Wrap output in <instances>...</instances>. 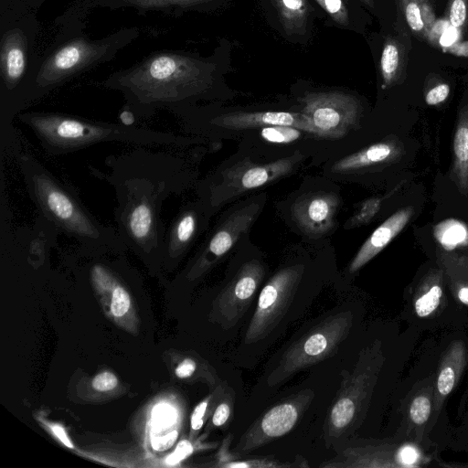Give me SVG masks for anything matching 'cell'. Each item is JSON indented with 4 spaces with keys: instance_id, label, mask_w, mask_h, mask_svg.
I'll list each match as a JSON object with an SVG mask.
<instances>
[{
    "instance_id": "35",
    "label": "cell",
    "mask_w": 468,
    "mask_h": 468,
    "mask_svg": "<svg viewBox=\"0 0 468 468\" xmlns=\"http://www.w3.org/2000/svg\"><path fill=\"white\" fill-rule=\"evenodd\" d=\"M231 413V407L229 401H222L219 403L212 415V424L215 427L223 426L229 420Z\"/></svg>"
},
{
    "instance_id": "20",
    "label": "cell",
    "mask_w": 468,
    "mask_h": 468,
    "mask_svg": "<svg viewBox=\"0 0 468 468\" xmlns=\"http://www.w3.org/2000/svg\"><path fill=\"white\" fill-rule=\"evenodd\" d=\"M327 27L363 33L367 20L366 9L356 0H311Z\"/></svg>"
},
{
    "instance_id": "5",
    "label": "cell",
    "mask_w": 468,
    "mask_h": 468,
    "mask_svg": "<svg viewBox=\"0 0 468 468\" xmlns=\"http://www.w3.org/2000/svg\"><path fill=\"white\" fill-rule=\"evenodd\" d=\"M16 120L28 127L47 154L53 156L68 154L101 143L171 149L191 143L189 138L171 132L91 120L58 112H22Z\"/></svg>"
},
{
    "instance_id": "12",
    "label": "cell",
    "mask_w": 468,
    "mask_h": 468,
    "mask_svg": "<svg viewBox=\"0 0 468 468\" xmlns=\"http://www.w3.org/2000/svg\"><path fill=\"white\" fill-rule=\"evenodd\" d=\"M310 397L300 395L297 399L272 407L244 433L235 451L238 453L253 451L289 432L296 424Z\"/></svg>"
},
{
    "instance_id": "32",
    "label": "cell",
    "mask_w": 468,
    "mask_h": 468,
    "mask_svg": "<svg viewBox=\"0 0 468 468\" xmlns=\"http://www.w3.org/2000/svg\"><path fill=\"white\" fill-rule=\"evenodd\" d=\"M118 385V378L112 372H101L92 380V388L101 392L110 391Z\"/></svg>"
},
{
    "instance_id": "27",
    "label": "cell",
    "mask_w": 468,
    "mask_h": 468,
    "mask_svg": "<svg viewBox=\"0 0 468 468\" xmlns=\"http://www.w3.org/2000/svg\"><path fill=\"white\" fill-rule=\"evenodd\" d=\"M442 291L440 285L431 286L426 293L415 302V312L418 316L425 317L431 314L440 304Z\"/></svg>"
},
{
    "instance_id": "28",
    "label": "cell",
    "mask_w": 468,
    "mask_h": 468,
    "mask_svg": "<svg viewBox=\"0 0 468 468\" xmlns=\"http://www.w3.org/2000/svg\"><path fill=\"white\" fill-rule=\"evenodd\" d=\"M381 200L379 198H369L361 204L360 208L347 222L348 227H356L367 223L378 211Z\"/></svg>"
},
{
    "instance_id": "25",
    "label": "cell",
    "mask_w": 468,
    "mask_h": 468,
    "mask_svg": "<svg viewBox=\"0 0 468 468\" xmlns=\"http://www.w3.org/2000/svg\"><path fill=\"white\" fill-rule=\"evenodd\" d=\"M261 136L271 143L289 144L302 136L301 130L292 126L274 125L263 127Z\"/></svg>"
},
{
    "instance_id": "13",
    "label": "cell",
    "mask_w": 468,
    "mask_h": 468,
    "mask_svg": "<svg viewBox=\"0 0 468 468\" xmlns=\"http://www.w3.org/2000/svg\"><path fill=\"white\" fill-rule=\"evenodd\" d=\"M258 261L244 263L227 283L218 299V308L227 328L234 326L250 307L264 276Z\"/></svg>"
},
{
    "instance_id": "31",
    "label": "cell",
    "mask_w": 468,
    "mask_h": 468,
    "mask_svg": "<svg viewBox=\"0 0 468 468\" xmlns=\"http://www.w3.org/2000/svg\"><path fill=\"white\" fill-rule=\"evenodd\" d=\"M455 372L451 367H444L438 377L437 388L441 395H448L453 388Z\"/></svg>"
},
{
    "instance_id": "7",
    "label": "cell",
    "mask_w": 468,
    "mask_h": 468,
    "mask_svg": "<svg viewBox=\"0 0 468 468\" xmlns=\"http://www.w3.org/2000/svg\"><path fill=\"white\" fill-rule=\"evenodd\" d=\"M303 264L279 270L261 289L243 344L268 346L303 314L314 296L303 294Z\"/></svg>"
},
{
    "instance_id": "36",
    "label": "cell",
    "mask_w": 468,
    "mask_h": 468,
    "mask_svg": "<svg viewBox=\"0 0 468 468\" xmlns=\"http://www.w3.org/2000/svg\"><path fill=\"white\" fill-rule=\"evenodd\" d=\"M209 403V399H205L200 402L194 410L191 418L190 424L192 431H199L204 424V417Z\"/></svg>"
},
{
    "instance_id": "9",
    "label": "cell",
    "mask_w": 468,
    "mask_h": 468,
    "mask_svg": "<svg viewBox=\"0 0 468 468\" xmlns=\"http://www.w3.org/2000/svg\"><path fill=\"white\" fill-rule=\"evenodd\" d=\"M297 101L320 137H344L357 126L362 114L360 100L346 90H307Z\"/></svg>"
},
{
    "instance_id": "39",
    "label": "cell",
    "mask_w": 468,
    "mask_h": 468,
    "mask_svg": "<svg viewBox=\"0 0 468 468\" xmlns=\"http://www.w3.org/2000/svg\"><path fill=\"white\" fill-rule=\"evenodd\" d=\"M176 438H177V431H173L169 434L156 440L155 443L154 444L153 443V445L155 449L164 451V450L170 448L176 441Z\"/></svg>"
},
{
    "instance_id": "37",
    "label": "cell",
    "mask_w": 468,
    "mask_h": 468,
    "mask_svg": "<svg viewBox=\"0 0 468 468\" xmlns=\"http://www.w3.org/2000/svg\"><path fill=\"white\" fill-rule=\"evenodd\" d=\"M197 369V363L191 358H185L176 368V375L179 378H187L191 377Z\"/></svg>"
},
{
    "instance_id": "14",
    "label": "cell",
    "mask_w": 468,
    "mask_h": 468,
    "mask_svg": "<svg viewBox=\"0 0 468 468\" xmlns=\"http://www.w3.org/2000/svg\"><path fill=\"white\" fill-rule=\"evenodd\" d=\"M209 207L210 205L206 207L201 202H189L179 208L166 228L161 258L175 261L189 250L204 228L206 210Z\"/></svg>"
},
{
    "instance_id": "16",
    "label": "cell",
    "mask_w": 468,
    "mask_h": 468,
    "mask_svg": "<svg viewBox=\"0 0 468 468\" xmlns=\"http://www.w3.org/2000/svg\"><path fill=\"white\" fill-rule=\"evenodd\" d=\"M339 203V197L335 193L319 191L306 194L292 205V218L305 234L324 235L335 225Z\"/></svg>"
},
{
    "instance_id": "41",
    "label": "cell",
    "mask_w": 468,
    "mask_h": 468,
    "mask_svg": "<svg viewBox=\"0 0 468 468\" xmlns=\"http://www.w3.org/2000/svg\"><path fill=\"white\" fill-rule=\"evenodd\" d=\"M415 457V452L410 448H405L401 453V459L403 460V462H413Z\"/></svg>"
},
{
    "instance_id": "10",
    "label": "cell",
    "mask_w": 468,
    "mask_h": 468,
    "mask_svg": "<svg viewBox=\"0 0 468 468\" xmlns=\"http://www.w3.org/2000/svg\"><path fill=\"white\" fill-rule=\"evenodd\" d=\"M301 157L300 154L295 153L265 165L247 161L239 163L223 173L220 183L210 186L207 200L213 208L233 196L262 186L289 174Z\"/></svg>"
},
{
    "instance_id": "42",
    "label": "cell",
    "mask_w": 468,
    "mask_h": 468,
    "mask_svg": "<svg viewBox=\"0 0 468 468\" xmlns=\"http://www.w3.org/2000/svg\"><path fill=\"white\" fill-rule=\"evenodd\" d=\"M35 11L39 9L48 0H24Z\"/></svg>"
},
{
    "instance_id": "19",
    "label": "cell",
    "mask_w": 468,
    "mask_h": 468,
    "mask_svg": "<svg viewBox=\"0 0 468 468\" xmlns=\"http://www.w3.org/2000/svg\"><path fill=\"white\" fill-rule=\"evenodd\" d=\"M413 215V207H403L378 226L363 243L348 267L355 273L378 254L407 225Z\"/></svg>"
},
{
    "instance_id": "40",
    "label": "cell",
    "mask_w": 468,
    "mask_h": 468,
    "mask_svg": "<svg viewBox=\"0 0 468 468\" xmlns=\"http://www.w3.org/2000/svg\"><path fill=\"white\" fill-rule=\"evenodd\" d=\"M367 11L378 15L380 9L379 0H356Z\"/></svg>"
},
{
    "instance_id": "30",
    "label": "cell",
    "mask_w": 468,
    "mask_h": 468,
    "mask_svg": "<svg viewBox=\"0 0 468 468\" xmlns=\"http://www.w3.org/2000/svg\"><path fill=\"white\" fill-rule=\"evenodd\" d=\"M431 414V401L425 396L415 398L410 408V417L415 424H423Z\"/></svg>"
},
{
    "instance_id": "4",
    "label": "cell",
    "mask_w": 468,
    "mask_h": 468,
    "mask_svg": "<svg viewBox=\"0 0 468 468\" xmlns=\"http://www.w3.org/2000/svg\"><path fill=\"white\" fill-rule=\"evenodd\" d=\"M16 160L38 216L59 234L86 250L115 253L126 250L117 229L101 222L84 205L74 186L28 153L18 152Z\"/></svg>"
},
{
    "instance_id": "17",
    "label": "cell",
    "mask_w": 468,
    "mask_h": 468,
    "mask_svg": "<svg viewBox=\"0 0 468 468\" xmlns=\"http://www.w3.org/2000/svg\"><path fill=\"white\" fill-rule=\"evenodd\" d=\"M91 11L94 8H133L144 16L150 11L162 12L171 16H180L186 12L201 13L216 11L224 7L229 0H79Z\"/></svg>"
},
{
    "instance_id": "11",
    "label": "cell",
    "mask_w": 468,
    "mask_h": 468,
    "mask_svg": "<svg viewBox=\"0 0 468 468\" xmlns=\"http://www.w3.org/2000/svg\"><path fill=\"white\" fill-rule=\"evenodd\" d=\"M267 24L285 41L307 46L322 14L311 0H258Z\"/></svg>"
},
{
    "instance_id": "6",
    "label": "cell",
    "mask_w": 468,
    "mask_h": 468,
    "mask_svg": "<svg viewBox=\"0 0 468 468\" xmlns=\"http://www.w3.org/2000/svg\"><path fill=\"white\" fill-rule=\"evenodd\" d=\"M40 31L36 11L24 0H0V128L8 135L22 112Z\"/></svg>"
},
{
    "instance_id": "15",
    "label": "cell",
    "mask_w": 468,
    "mask_h": 468,
    "mask_svg": "<svg viewBox=\"0 0 468 468\" xmlns=\"http://www.w3.org/2000/svg\"><path fill=\"white\" fill-rule=\"evenodd\" d=\"M259 211V204H250L229 217L207 240L197 255L194 269L197 271H205L225 255L250 228Z\"/></svg>"
},
{
    "instance_id": "1",
    "label": "cell",
    "mask_w": 468,
    "mask_h": 468,
    "mask_svg": "<svg viewBox=\"0 0 468 468\" xmlns=\"http://www.w3.org/2000/svg\"><path fill=\"white\" fill-rule=\"evenodd\" d=\"M176 150L134 146L108 155L103 171L88 166L114 190L116 229L126 248L149 261L161 258L166 231L161 217L164 202L189 182L187 164Z\"/></svg>"
},
{
    "instance_id": "24",
    "label": "cell",
    "mask_w": 468,
    "mask_h": 468,
    "mask_svg": "<svg viewBox=\"0 0 468 468\" xmlns=\"http://www.w3.org/2000/svg\"><path fill=\"white\" fill-rule=\"evenodd\" d=\"M399 153L398 146L393 143H378L336 161L332 166V171L335 173L352 172L388 161L398 155Z\"/></svg>"
},
{
    "instance_id": "34",
    "label": "cell",
    "mask_w": 468,
    "mask_h": 468,
    "mask_svg": "<svg viewBox=\"0 0 468 468\" xmlns=\"http://www.w3.org/2000/svg\"><path fill=\"white\" fill-rule=\"evenodd\" d=\"M193 452V446L187 440L181 441L176 447V450L166 457L165 462L168 464H176L181 460L186 458Z\"/></svg>"
},
{
    "instance_id": "29",
    "label": "cell",
    "mask_w": 468,
    "mask_h": 468,
    "mask_svg": "<svg viewBox=\"0 0 468 468\" xmlns=\"http://www.w3.org/2000/svg\"><path fill=\"white\" fill-rule=\"evenodd\" d=\"M130 307L131 298L129 292L124 287L116 282L112 293V314L115 317H122L129 311Z\"/></svg>"
},
{
    "instance_id": "38",
    "label": "cell",
    "mask_w": 468,
    "mask_h": 468,
    "mask_svg": "<svg viewBox=\"0 0 468 468\" xmlns=\"http://www.w3.org/2000/svg\"><path fill=\"white\" fill-rule=\"evenodd\" d=\"M52 433L68 448H74L73 443L71 442L69 437L68 436L65 429L57 423H48L47 424Z\"/></svg>"
},
{
    "instance_id": "3",
    "label": "cell",
    "mask_w": 468,
    "mask_h": 468,
    "mask_svg": "<svg viewBox=\"0 0 468 468\" xmlns=\"http://www.w3.org/2000/svg\"><path fill=\"white\" fill-rule=\"evenodd\" d=\"M90 12L75 0L56 17L58 31L37 56L22 102L23 112L72 79L112 60L121 49L139 37V28L132 27L101 38H90L84 32Z\"/></svg>"
},
{
    "instance_id": "43",
    "label": "cell",
    "mask_w": 468,
    "mask_h": 468,
    "mask_svg": "<svg viewBox=\"0 0 468 468\" xmlns=\"http://www.w3.org/2000/svg\"><path fill=\"white\" fill-rule=\"evenodd\" d=\"M459 299L465 304H468V287H463L458 292Z\"/></svg>"
},
{
    "instance_id": "22",
    "label": "cell",
    "mask_w": 468,
    "mask_h": 468,
    "mask_svg": "<svg viewBox=\"0 0 468 468\" xmlns=\"http://www.w3.org/2000/svg\"><path fill=\"white\" fill-rule=\"evenodd\" d=\"M378 68L382 90L395 85L401 78L405 68V48L396 36H384L378 52Z\"/></svg>"
},
{
    "instance_id": "18",
    "label": "cell",
    "mask_w": 468,
    "mask_h": 468,
    "mask_svg": "<svg viewBox=\"0 0 468 468\" xmlns=\"http://www.w3.org/2000/svg\"><path fill=\"white\" fill-rule=\"evenodd\" d=\"M207 122L211 126L233 130L274 125L292 126L316 135L311 122L301 112H234L213 116Z\"/></svg>"
},
{
    "instance_id": "26",
    "label": "cell",
    "mask_w": 468,
    "mask_h": 468,
    "mask_svg": "<svg viewBox=\"0 0 468 468\" xmlns=\"http://www.w3.org/2000/svg\"><path fill=\"white\" fill-rule=\"evenodd\" d=\"M445 16L454 29L463 31L468 23V0H448Z\"/></svg>"
},
{
    "instance_id": "21",
    "label": "cell",
    "mask_w": 468,
    "mask_h": 468,
    "mask_svg": "<svg viewBox=\"0 0 468 468\" xmlns=\"http://www.w3.org/2000/svg\"><path fill=\"white\" fill-rule=\"evenodd\" d=\"M451 178L461 194L468 197V102L460 110L452 144Z\"/></svg>"
},
{
    "instance_id": "8",
    "label": "cell",
    "mask_w": 468,
    "mask_h": 468,
    "mask_svg": "<svg viewBox=\"0 0 468 468\" xmlns=\"http://www.w3.org/2000/svg\"><path fill=\"white\" fill-rule=\"evenodd\" d=\"M353 324L350 310L330 314L310 327L282 353L267 377L275 387L293 374L325 358L347 337Z\"/></svg>"
},
{
    "instance_id": "2",
    "label": "cell",
    "mask_w": 468,
    "mask_h": 468,
    "mask_svg": "<svg viewBox=\"0 0 468 468\" xmlns=\"http://www.w3.org/2000/svg\"><path fill=\"white\" fill-rule=\"evenodd\" d=\"M232 44L221 38L207 57L185 50L152 52L129 68L117 70L101 85L120 91L131 114L150 118L217 96L229 70Z\"/></svg>"
},
{
    "instance_id": "33",
    "label": "cell",
    "mask_w": 468,
    "mask_h": 468,
    "mask_svg": "<svg viewBox=\"0 0 468 468\" xmlns=\"http://www.w3.org/2000/svg\"><path fill=\"white\" fill-rule=\"evenodd\" d=\"M450 94V86L447 83H441L431 90L425 95V102L433 106L443 102Z\"/></svg>"
},
{
    "instance_id": "23",
    "label": "cell",
    "mask_w": 468,
    "mask_h": 468,
    "mask_svg": "<svg viewBox=\"0 0 468 468\" xmlns=\"http://www.w3.org/2000/svg\"><path fill=\"white\" fill-rule=\"evenodd\" d=\"M410 29L419 37L435 41L436 16L430 0H396Z\"/></svg>"
}]
</instances>
